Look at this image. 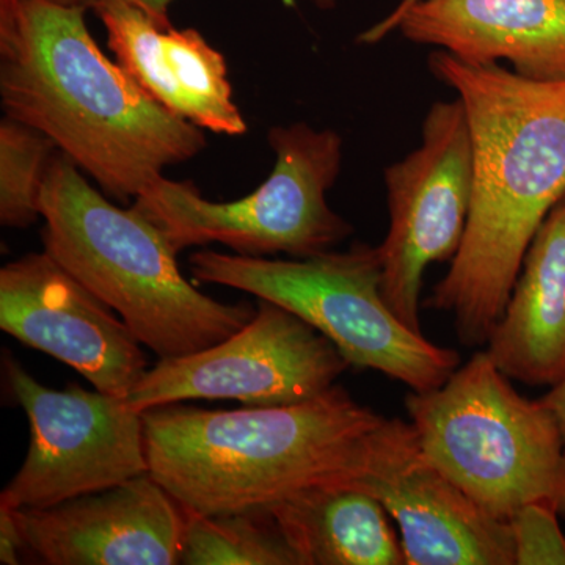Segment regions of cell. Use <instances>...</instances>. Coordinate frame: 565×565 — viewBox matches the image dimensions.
Masks as SVG:
<instances>
[{"instance_id":"cell-1","label":"cell","mask_w":565,"mask_h":565,"mask_svg":"<svg viewBox=\"0 0 565 565\" xmlns=\"http://www.w3.org/2000/svg\"><path fill=\"white\" fill-rule=\"evenodd\" d=\"M150 473L188 511H264L313 487L353 486L419 451L411 422L333 385L300 403L145 411Z\"/></svg>"},{"instance_id":"cell-2","label":"cell","mask_w":565,"mask_h":565,"mask_svg":"<svg viewBox=\"0 0 565 565\" xmlns=\"http://www.w3.org/2000/svg\"><path fill=\"white\" fill-rule=\"evenodd\" d=\"M429 70L467 111L473 185L462 244L426 307L451 315L460 343L479 348L504 313L539 226L565 195V81H531L441 50Z\"/></svg>"},{"instance_id":"cell-3","label":"cell","mask_w":565,"mask_h":565,"mask_svg":"<svg viewBox=\"0 0 565 565\" xmlns=\"http://www.w3.org/2000/svg\"><path fill=\"white\" fill-rule=\"evenodd\" d=\"M85 6L0 0V98L7 117L43 132L114 199L147 191L206 147L203 129L107 58Z\"/></svg>"},{"instance_id":"cell-4","label":"cell","mask_w":565,"mask_h":565,"mask_svg":"<svg viewBox=\"0 0 565 565\" xmlns=\"http://www.w3.org/2000/svg\"><path fill=\"white\" fill-rule=\"evenodd\" d=\"M81 172L61 151L52 159L41 195L44 252L117 311L159 360L203 351L252 321L256 308L200 292L161 232L136 207L111 204Z\"/></svg>"},{"instance_id":"cell-5","label":"cell","mask_w":565,"mask_h":565,"mask_svg":"<svg viewBox=\"0 0 565 565\" xmlns=\"http://www.w3.org/2000/svg\"><path fill=\"white\" fill-rule=\"evenodd\" d=\"M424 459L494 519L552 505L565 519V446L542 399H526L486 351L444 385L405 399Z\"/></svg>"},{"instance_id":"cell-6","label":"cell","mask_w":565,"mask_h":565,"mask_svg":"<svg viewBox=\"0 0 565 565\" xmlns=\"http://www.w3.org/2000/svg\"><path fill=\"white\" fill-rule=\"evenodd\" d=\"M189 264L196 281L280 305L329 338L351 366L388 375L412 392L444 385L460 366L455 349L427 340L386 303L379 247L355 244L292 259L203 250Z\"/></svg>"},{"instance_id":"cell-7","label":"cell","mask_w":565,"mask_h":565,"mask_svg":"<svg viewBox=\"0 0 565 565\" xmlns=\"http://www.w3.org/2000/svg\"><path fill=\"white\" fill-rule=\"evenodd\" d=\"M273 173L250 195L228 203L204 199L192 182L159 178L134 200L174 252L222 244L239 255L310 258L351 236V223L329 206L343 163V139L307 122L270 129Z\"/></svg>"},{"instance_id":"cell-8","label":"cell","mask_w":565,"mask_h":565,"mask_svg":"<svg viewBox=\"0 0 565 565\" xmlns=\"http://www.w3.org/2000/svg\"><path fill=\"white\" fill-rule=\"evenodd\" d=\"M7 381L31 426V445L0 504L43 509L102 492L148 473L143 415L122 397L40 384L13 355L3 359Z\"/></svg>"},{"instance_id":"cell-9","label":"cell","mask_w":565,"mask_h":565,"mask_svg":"<svg viewBox=\"0 0 565 565\" xmlns=\"http://www.w3.org/2000/svg\"><path fill=\"white\" fill-rule=\"evenodd\" d=\"M351 364L337 345L280 305L259 299L239 332L191 355L159 360L126 403L143 414L184 401L250 407L300 403L332 388Z\"/></svg>"},{"instance_id":"cell-10","label":"cell","mask_w":565,"mask_h":565,"mask_svg":"<svg viewBox=\"0 0 565 565\" xmlns=\"http://www.w3.org/2000/svg\"><path fill=\"white\" fill-rule=\"evenodd\" d=\"M473 148L459 98L437 102L423 121L422 143L385 170L390 230L379 245L382 294L408 327L423 332L424 274L452 262L470 214Z\"/></svg>"},{"instance_id":"cell-11","label":"cell","mask_w":565,"mask_h":565,"mask_svg":"<svg viewBox=\"0 0 565 565\" xmlns=\"http://www.w3.org/2000/svg\"><path fill=\"white\" fill-rule=\"evenodd\" d=\"M0 329L110 396L126 399L148 371L128 323L46 252L0 270Z\"/></svg>"},{"instance_id":"cell-12","label":"cell","mask_w":565,"mask_h":565,"mask_svg":"<svg viewBox=\"0 0 565 565\" xmlns=\"http://www.w3.org/2000/svg\"><path fill=\"white\" fill-rule=\"evenodd\" d=\"M25 553L47 565L180 564L188 511L150 471L43 509H11Z\"/></svg>"},{"instance_id":"cell-13","label":"cell","mask_w":565,"mask_h":565,"mask_svg":"<svg viewBox=\"0 0 565 565\" xmlns=\"http://www.w3.org/2000/svg\"><path fill=\"white\" fill-rule=\"evenodd\" d=\"M88 9L102 20L117 62L156 102L200 129L247 132L225 57L196 29L161 24L129 0H88Z\"/></svg>"},{"instance_id":"cell-14","label":"cell","mask_w":565,"mask_h":565,"mask_svg":"<svg viewBox=\"0 0 565 565\" xmlns=\"http://www.w3.org/2000/svg\"><path fill=\"white\" fill-rule=\"evenodd\" d=\"M397 31L470 65L504 61L526 79L565 81V0H419Z\"/></svg>"},{"instance_id":"cell-15","label":"cell","mask_w":565,"mask_h":565,"mask_svg":"<svg viewBox=\"0 0 565 565\" xmlns=\"http://www.w3.org/2000/svg\"><path fill=\"white\" fill-rule=\"evenodd\" d=\"M349 487L384 504L399 527L405 565H515L509 522L476 504L422 451Z\"/></svg>"},{"instance_id":"cell-16","label":"cell","mask_w":565,"mask_h":565,"mask_svg":"<svg viewBox=\"0 0 565 565\" xmlns=\"http://www.w3.org/2000/svg\"><path fill=\"white\" fill-rule=\"evenodd\" d=\"M486 352L511 381L565 377V195L539 226Z\"/></svg>"},{"instance_id":"cell-17","label":"cell","mask_w":565,"mask_h":565,"mask_svg":"<svg viewBox=\"0 0 565 565\" xmlns=\"http://www.w3.org/2000/svg\"><path fill=\"white\" fill-rule=\"evenodd\" d=\"M267 511L299 565H405L392 516L364 490L313 487Z\"/></svg>"},{"instance_id":"cell-18","label":"cell","mask_w":565,"mask_h":565,"mask_svg":"<svg viewBox=\"0 0 565 565\" xmlns=\"http://www.w3.org/2000/svg\"><path fill=\"white\" fill-rule=\"evenodd\" d=\"M180 564L299 565L267 509L217 515L188 511Z\"/></svg>"},{"instance_id":"cell-19","label":"cell","mask_w":565,"mask_h":565,"mask_svg":"<svg viewBox=\"0 0 565 565\" xmlns=\"http://www.w3.org/2000/svg\"><path fill=\"white\" fill-rule=\"evenodd\" d=\"M58 148L50 137L6 117L0 122V222L28 228L41 217V195Z\"/></svg>"},{"instance_id":"cell-20","label":"cell","mask_w":565,"mask_h":565,"mask_svg":"<svg viewBox=\"0 0 565 565\" xmlns=\"http://www.w3.org/2000/svg\"><path fill=\"white\" fill-rule=\"evenodd\" d=\"M559 512L552 505H523L509 519L515 546V565H565V535Z\"/></svg>"},{"instance_id":"cell-21","label":"cell","mask_w":565,"mask_h":565,"mask_svg":"<svg viewBox=\"0 0 565 565\" xmlns=\"http://www.w3.org/2000/svg\"><path fill=\"white\" fill-rule=\"evenodd\" d=\"M21 553H25V544L17 516L10 508L0 504V563L21 564Z\"/></svg>"},{"instance_id":"cell-22","label":"cell","mask_w":565,"mask_h":565,"mask_svg":"<svg viewBox=\"0 0 565 565\" xmlns=\"http://www.w3.org/2000/svg\"><path fill=\"white\" fill-rule=\"evenodd\" d=\"M416 2H419V0H401V2L397 3L396 9H394L388 17L379 21L377 24H374L373 28L367 29V31H364L362 35L359 36V43H381V41L386 39L390 33L397 31L399 21L403 20L404 14L407 13Z\"/></svg>"},{"instance_id":"cell-23","label":"cell","mask_w":565,"mask_h":565,"mask_svg":"<svg viewBox=\"0 0 565 565\" xmlns=\"http://www.w3.org/2000/svg\"><path fill=\"white\" fill-rule=\"evenodd\" d=\"M129 2L150 14L152 20L161 22V24H172L169 9L174 0H129ZM308 2L315 3L319 9H332L337 0H308Z\"/></svg>"},{"instance_id":"cell-24","label":"cell","mask_w":565,"mask_h":565,"mask_svg":"<svg viewBox=\"0 0 565 565\" xmlns=\"http://www.w3.org/2000/svg\"><path fill=\"white\" fill-rule=\"evenodd\" d=\"M541 399L548 407V411L552 412V415L555 416L565 446V377L559 384L552 386L550 392L544 397H541Z\"/></svg>"},{"instance_id":"cell-25","label":"cell","mask_w":565,"mask_h":565,"mask_svg":"<svg viewBox=\"0 0 565 565\" xmlns=\"http://www.w3.org/2000/svg\"><path fill=\"white\" fill-rule=\"evenodd\" d=\"M51 2L61 3V6H85V7H88V0H51Z\"/></svg>"}]
</instances>
